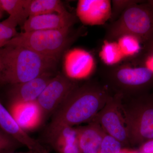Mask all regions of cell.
Returning a JSON list of instances; mask_svg holds the SVG:
<instances>
[{
	"label": "cell",
	"instance_id": "obj_2",
	"mask_svg": "<svg viewBox=\"0 0 153 153\" xmlns=\"http://www.w3.org/2000/svg\"><path fill=\"white\" fill-rule=\"evenodd\" d=\"M57 60L20 46L7 45L0 49V85H13L51 72Z\"/></svg>",
	"mask_w": 153,
	"mask_h": 153
},
{
	"label": "cell",
	"instance_id": "obj_4",
	"mask_svg": "<svg viewBox=\"0 0 153 153\" xmlns=\"http://www.w3.org/2000/svg\"><path fill=\"white\" fill-rule=\"evenodd\" d=\"M71 27L18 33L6 44L27 48L37 54L57 60L72 42Z\"/></svg>",
	"mask_w": 153,
	"mask_h": 153
},
{
	"label": "cell",
	"instance_id": "obj_31",
	"mask_svg": "<svg viewBox=\"0 0 153 153\" xmlns=\"http://www.w3.org/2000/svg\"><path fill=\"white\" fill-rule=\"evenodd\" d=\"M2 14H0V19H1V17Z\"/></svg>",
	"mask_w": 153,
	"mask_h": 153
},
{
	"label": "cell",
	"instance_id": "obj_32",
	"mask_svg": "<svg viewBox=\"0 0 153 153\" xmlns=\"http://www.w3.org/2000/svg\"><path fill=\"white\" fill-rule=\"evenodd\" d=\"M140 153H142L140 152Z\"/></svg>",
	"mask_w": 153,
	"mask_h": 153
},
{
	"label": "cell",
	"instance_id": "obj_11",
	"mask_svg": "<svg viewBox=\"0 0 153 153\" xmlns=\"http://www.w3.org/2000/svg\"><path fill=\"white\" fill-rule=\"evenodd\" d=\"M54 76L52 72H47L32 80L11 85L8 94L10 101H36Z\"/></svg>",
	"mask_w": 153,
	"mask_h": 153
},
{
	"label": "cell",
	"instance_id": "obj_29",
	"mask_svg": "<svg viewBox=\"0 0 153 153\" xmlns=\"http://www.w3.org/2000/svg\"><path fill=\"white\" fill-rule=\"evenodd\" d=\"M49 153V152H48V151L47 150V149H45V150L43 151V152H41V153Z\"/></svg>",
	"mask_w": 153,
	"mask_h": 153
},
{
	"label": "cell",
	"instance_id": "obj_17",
	"mask_svg": "<svg viewBox=\"0 0 153 153\" xmlns=\"http://www.w3.org/2000/svg\"><path fill=\"white\" fill-rule=\"evenodd\" d=\"M51 13L66 16L71 15L59 0H31L29 6L30 16Z\"/></svg>",
	"mask_w": 153,
	"mask_h": 153
},
{
	"label": "cell",
	"instance_id": "obj_28",
	"mask_svg": "<svg viewBox=\"0 0 153 153\" xmlns=\"http://www.w3.org/2000/svg\"><path fill=\"white\" fill-rule=\"evenodd\" d=\"M147 1L149 4L152 6L153 9V0H150V1Z\"/></svg>",
	"mask_w": 153,
	"mask_h": 153
},
{
	"label": "cell",
	"instance_id": "obj_24",
	"mask_svg": "<svg viewBox=\"0 0 153 153\" xmlns=\"http://www.w3.org/2000/svg\"><path fill=\"white\" fill-rule=\"evenodd\" d=\"M140 153H153V139L146 142L142 146Z\"/></svg>",
	"mask_w": 153,
	"mask_h": 153
},
{
	"label": "cell",
	"instance_id": "obj_1",
	"mask_svg": "<svg viewBox=\"0 0 153 153\" xmlns=\"http://www.w3.org/2000/svg\"><path fill=\"white\" fill-rule=\"evenodd\" d=\"M110 96L106 88L96 82L77 85L52 115L46 137L64 127H73L94 119Z\"/></svg>",
	"mask_w": 153,
	"mask_h": 153
},
{
	"label": "cell",
	"instance_id": "obj_18",
	"mask_svg": "<svg viewBox=\"0 0 153 153\" xmlns=\"http://www.w3.org/2000/svg\"><path fill=\"white\" fill-rule=\"evenodd\" d=\"M31 0H1L2 10L23 27L30 17L29 6Z\"/></svg>",
	"mask_w": 153,
	"mask_h": 153
},
{
	"label": "cell",
	"instance_id": "obj_3",
	"mask_svg": "<svg viewBox=\"0 0 153 153\" xmlns=\"http://www.w3.org/2000/svg\"><path fill=\"white\" fill-rule=\"evenodd\" d=\"M140 1L129 7L107 28L105 38L117 40L125 36L135 38L146 44L153 39V9Z\"/></svg>",
	"mask_w": 153,
	"mask_h": 153
},
{
	"label": "cell",
	"instance_id": "obj_12",
	"mask_svg": "<svg viewBox=\"0 0 153 153\" xmlns=\"http://www.w3.org/2000/svg\"><path fill=\"white\" fill-rule=\"evenodd\" d=\"M76 15L85 25H101L110 19L111 2L107 0H80Z\"/></svg>",
	"mask_w": 153,
	"mask_h": 153
},
{
	"label": "cell",
	"instance_id": "obj_22",
	"mask_svg": "<svg viewBox=\"0 0 153 153\" xmlns=\"http://www.w3.org/2000/svg\"><path fill=\"white\" fill-rule=\"evenodd\" d=\"M121 143L111 136L105 134L102 141L99 153H119Z\"/></svg>",
	"mask_w": 153,
	"mask_h": 153
},
{
	"label": "cell",
	"instance_id": "obj_5",
	"mask_svg": "<svg viewBox=\"0 0 153 153\" xmlns=\"http://www.w3.org/2000/svg\"><path fill=\"white\" fill-rule=\"evenodd\" d=\"M106 74L110 84L121 94L139 90L153 82L152 71L141 66L117 65L108 69Z\"/></svg>",
	"mask_w": 153,
	"mask_h": 153
},
{
	"label": "cell",
	"instance_id": "obj_13",
	"mask_svg": "<svg viewBox=\"0 0 153 153\" xmlns=\"http://www.w3.org/2000/svg\"><path fill=\"white\" fill-rule=\"evenodd\" d=\"M75 20L72 14L68 16L57 13L37 15L29 17L22 27L24 32L59 30L71 27Z\"/></svg>",
	"mask_w": 153,
	"mask_h": 153
},
{
	"label": "cell",
	"instance_id": "obj_27",
	"mask_svg": "<svg viewBox=\"0 0 153 153\" xmlns=\"http://www.w3.org/2000/svg\"><path fill=\"white\" fill-rule=\"evenodd\" d=\"M10 153H38L37 152H35V151L32 150H28L27 152H12Z\"/></svg>",
	"mask_w": 153,
	"mask_h": 153
},
{
	"label": "cell",
	"instance_id": "obj_7",
	"mask_svg": "<svg viewBox=\"0 0 153 153\" xmlns=\"http://www.w3.org/2000/svg\"><path fill=\"white\" fill-rule=\"evenodd\" d=\"M76 86L73 80L62 74H58L51 79L36 100L44 123L53 114Z\"/></svg>",
	"mask_w": 153,
	"mask_h": 153
},
{
	"label": "cell",
	"instance_id": "obj_8",
	"mask_svg": "<svg viewBox=\"0 0 153 153\" xmlns=\"http://www.w3.org/2000/svg\"><path fill=\"white\" fill-rule=\"evenodd\" d=\"M121 94L115 97L110 96L102 109L94 118L107 134L111 136L121 143L129 141L127 131L122 112L121 111Z\"/></svg>",
	"mask_w": 153,
	"mask_h": 153
},
{
	"label": "cell",
	"instance_id": "obj_26",
	"mask_svg": "<svg viewBox=\"0 0 153 153\" xmlns=\"http://www.w3.org/2000/svg\"><path fill=\"white\" fill-rule=\"evenodd\" d=\"M119 153H140L137 152L128 150H121Z\"/></svg>",
	"mask_w": 153,
	"mask_h": 153
},
{
	"label": "cell",
	"instance_id": "obj_15",
	"mask_svg": "<svg viewBox=\"0 0 153 153\" xmlns=\"http://www.w3.org/2000/svg\"><path fill=\"white\" fill-rule=\"evenodd\" d=\"M47 142L59 153H81L76 128L66 126L47 139Z\"/></svg>",
	"mask_w": 153,
	"mask_h": 153
},
{
	"label": "cell",
	"instance_id": "obj_9",
	"mask_svg": "<svg viewBox=\"0 0 153 153\" xmlns=\"http://www.w3.org/2000/svg\"><path fill=\"white\" fill-rule=\"evenodd\" d=\"M7 109L19 126L27 132L36 130L44 123L42 112L36 101H10Z\"/></svg>",
	"mask_w": 153,
	"mask_h": 153
},
{
	"label": "cell",
	"instance_id": "obj_16",
	"mask_svg": "<svg viewBox=\"0 0 153 153\" xmlns=\"http://www.w3.org/2000/svg\"><path fill=\"white\" fill-rule=\"evenodd\" d=\"M0 128L16 140L23 146L32 149L36 144V140L22 129L12 116L7 108L0 101Z\"/></svg>",
	"mask_w": 153,
	"mask_h": 153
},
{
	"label": "cell",
	"instance_id": "obj_25",
	"mask_svg": "<svg viewBox=\"0 0 153 153\" xmlns=\"http://www.w3.org/2000/svg\"><path fill=\"white\" fill-rule=\"evenodd\" d=\"M145 44L146 52H153V39Z\"/></svg>",
	"mask_w": 153,
	"mask_h": 153
},
{
	"label": "cell",
	"instance_id": "obj_20",
	"mask_svg": "<svg viewBox=\"0 0 153 153\" xmlns=\"http://www.w3.org/2000/svg\"><path fill=\"white\" fill-rule=\"evenodd\" d=\"M22 145L0 128V153L14 152Z\"/></svg>",
	"mask_w": 153,
	"mask_h": 153
},
{
	"label": "cell",
	"instance_id": "obj_10",
	"mask_svg": "<svg viewBox=\"0 0 153 153\" xmlns=\"http://www.w3.org/2000/svg\"><path fill=\"white\" fill-rule=\"evenodd\" d=\"M94 63L92 56L83 49L69 50L65 55L63 68L65 76L69 79H85L92 73Z\"/></svg>",
	"mask_w": 153,
	"mask_h": 153
},
{
	"label": "cell",
	"instance_id": "obj_21",
	"mask_svg": "<svg viewBox=\"0 0 153 153\" xmlns=\"http://www.w3.org/2000/svg\"><path fill=\"white\" fill-rule=\"evenodd\" d=\"M140 1L136 0H113L111 1V16L110 19L111 23L117 20L128 7Z\"/></svg>",
	"mask_w": 153,
	"mask_h": 153
},
{
	"label": "cell",
	"instance_id": "obj_6",
	"mask_svg": "<svg viewBox=\"0 0 153 153\" xmlns=\"http://www.w3.org/2000/svg\"><path fill=\"white\" fill-rule=\"evenodd\" d=\"M120 107L129 141L141 142L153 139V105H133Z\"/></svg>",
	"mask_w": 153,
	"mask_h": 153
},
{
	"label": "cell",
	"instance_id": "obj_19",
	"mask_svg": "<svg viewBox=\"0 0 153 153\" xmlns=\"http://www.w3.org/2000/svg\"><path fill=\"white\" fill-rule=\"evenodd\" d=\"M18 25L15 19L10 16L0 22V49L16 36Z\"/></svg>",
	"mask_w": 153,
	"mask_h": 153
},
{
	"label": "cell",
	"instance_id": "obj_14",
	"mask_svg": "<svg viewBox=\"0 0 153 153\" xmlns=\"http://www.w3.org/2000/svg\"><path fill=\"white\" fill-rule=\"evenodd\" d=\"M76 129L81 153H99L102 141L106 134L100 125L94 121Z\"/></svg>",
	"mask_w": 153,
	"mask_h": 153
},
{
	"label": "cell",
	"instance_id": "obj_23",
	"mask_svg": "<svg viewBox=\"0 0 153 153\" xmlns=\"http://www.w3.org/2000/svg\"><path fill=\"white\" fill-rule=\"evenodd\" d=\"M140 66L146 67L153 72V52H146Z\"/></svg>",
	"mask_w": 153,
	"mask_h": 153
},
{
	"label": "cell",
	"instance_id": "obj_30",
	"mask_svg": "<svg viewBox=\"0 0 153 153\" xmlns=\"http://www.w3.org/2000/svg\"><path fill=\"white\" fill-rule=\"evenodd\" d=\"M1 9H2L1 7V1H0V14H1Z\"/></svg>",
	"mask_w": 153,
	"mask_h": 153
}]
</instances>
